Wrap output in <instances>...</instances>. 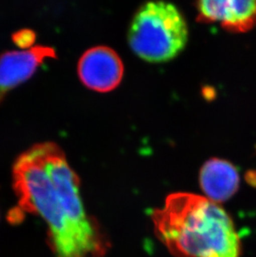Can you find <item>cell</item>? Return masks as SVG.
I'll return each mask as SVG.
<instances>
[{"instance_id": "obj_1", "label": "cell", "mask_w": 256, "mask_h": 257, "mask_svg": "<svg viewBox=\"0 0 256 257\" xmlns=\"http://www.w3.org/2000/svg\"><path fill=\"white\" fill-rule=\"evenodd\" d=\"M155 232L177 257H239V235L220 205L192 193H173L152 214Z\"/></svg>"}, {"instance_id": "obj_2", "label": "cell", "mask_w": 256, "mask_h": 257, "mask_svg": "<svg viewBox=\"0 0 256 257\" xmlns=\"http://www.w3.org/2000/svg\"><path fill=\"white\" fill-rule=\"evenodd\" d=\"M13 182L21 211L37 214L46 222L56 257H96L68 221L38 144L18 157Z\"/></svg>"}, {"instance_id": "obj_3", "label": "cell", "mask_w": 256, "mask_h": 257, "mask_svg": "<svg viewBox=\"0 0 256 257\" xmlns=\"http://www.w3.org/2000/svg\"><path fill=\"white\" fill-rule=\"evenodd\" d=\"M187 40L186 20L170 3L143 5L134 15L128 32L131 49L139 58L150 63L172 60L183 50Z\"/></svg>"}, {"instance_id": "obj_4", "label": "cell", "mask_w": 256, "mask_h": 257, "mask_svg": "<svg viewBox=\"0 0 256 257\" xmlns=\"http://www.w3.org/2000/svg\"><path fill=\"white\" fill-rule=\"evenodd\" d=\"M63 211L72 226L96 257L106 253L108 243L95 220L87 216L80 197L79 178L63 151L54 143H38Z\"/></svg>"}, {"instance_id": "obj_5", "label": "cell", "mask_w": 256, "mask_h": 257, "mask_svg": "<svg viewBox=\"0 0 256 257\" xmlns=\"http://www.w3.org/2000/svg\"><path fill=\"white\" fill-rule=\"evenodd\" d=\"M123 64L118 54L108 47L97 46L82 54L77 64V73L86 87L97 92L114 89L121 83Z\"/></svg>"}, {"instance_id": "obj_6", "label": "cell", "mask_w": 256, "mask_h": 257, "mask_svg": "<svg viewBox=\"0 0 256 257\" xmlns=\"http://www.w3.org/2000/svg\"><path fill=\"white\" fill-rule=\"evenodd\" d=\"M196 9L199 21L220 22L233 33L249 31L256 25L254 0H203L196 3Z\"/></svg>"}, {"instance_id": "obj_7", "label": "cell", "mask_w": 256, "mask_h": 257, "mask_svg": "<svg viewBox=\"0 0 256 257\" xmlns=\"http://www.w3.org/2000/svg\"><path fill=\"white\" fill-rule=\"evenodd\" d=\"M54 49L32 47L22 51H7L0 56V102L10 90L30 78L46 58H56Z\"/></svg>"}, {"instance_id": "obj_8", "label": "cell", "mask_w": 256, "mask_h": 257, "mask_svg": "<svg viewBox=\"0 0 256 257\" xmlns=\"http://www.w3.org/2000/svg\"><path fill=\"white\" fill-rule=\"evenodd\" d=\"M200 184L208 199L217 204L224 202L239 188V172L230 162L213 158L201 168Z\"/></svg>"}, {"instance_id": "obj_9", "label": "cell", "mask_w": 256, "mask_h": 257, "mask_svg": "<svg viewBox=\"0 0 256 257\" xmlns=\"http://www.w3.org/2000/svg\"><path fill=\"white\" fill-rule=\"evenodd\" d=\"M15 44L20 48H29L34 44L36 39V34L32 29H20L12 35Z\"/></svg>"}, {"instance_id": "obj_10", "label": "cell", "mask_w": 256, "mask_h": 257, "mask_svg": "<svg viewBox=\"0 0 256 257\" xmlns=\"http://www.w3.org/2000/svg\"><path fill=\"white\" fill-rule=\"evenodd\" d=\"M246 178L251 184L256 185V172L250 171L248 172Z\"/></svg>"}]
</instances>
